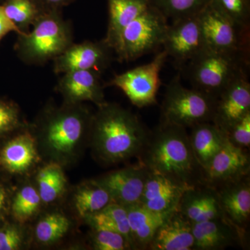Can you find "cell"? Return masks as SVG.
I'll return each instance as SVG.
<instances>
[{"instance_id": "cell-28", "label": "cell", "mask_w": 250, "mask_h": 250, "mask_svg": "<svg viewBox=\"0 0 250 250\" xmlns=\"http://www.w3.org/2000/svg\"><path fill=\"white\" fill-rule=\"evenodd\" d=\"M210 3V0H149V4L172 21L197 16Z\"/></svg>"}, {"instance_id": "cell-25", "label": "cell", "mask_w": 250, "mask_h": 250, "mask_svg": "<svg viewBox=\"0 0 250 250\" xmlns=\"http://www.w3.org/2000/svg\"><path fill=\"white\" fill-rule=\"evenodd\" d=\"M111 202L109 194L97 180L82 184L74 195L77 213L85 218L103 210Z\"/></svg>"}, {"instance_id": "cell-21", "label": "cell", "mask_w": 250, "mask_h": 250, "mask_svg": "<svg viewBox=\"0 0 250 250\" xmlns=\"http://www.w3.org/2000/svg\"><path fill=\"white\" fill-rule=\"evenodd\" d=\"M134 250H147L156 231L169 214L157 213L142 204L126 207Z\"/></svg>"}, {"instance_id": "cell-20", "label": "cell", "mask_w": 250, "mask_h": 250, "mask_svg": "<svg viewBox=\"0 0 250 250\" xmlns=\"http://www.w3.org/2000/svg\"><path fill=\"white\" fill-rule=\"evenodd\" d=\"M192 225L177 211L167 215L149 243V250H193Z\"/></svg>"}, {"instance_id": "cell-27", "label": "cell", "mask_w": 250, "mask_h": 250, "mask_svg": "<svg viewBox=\"0 0 250 250\" xmlns=\"http://www.w3.org/2000/svg\"><path fill=\"white\" fill-rule=\"evenodd\" d=\"M37 182L41 201L49 203L57 200L64 191L66 179L61 166L51 163L39 171Z\"/></svg>"}, {"instance_id": "cell-9", "label": "cell", "mask_w": 250, "mask_h": 250, "mask_svg": "<svg viewBox=\"0 0 250 250\" xmlns=\"http://www.w3.org/2000/svg\"><path fill=\"white\" fill-rule=\"evenodd\" d=\"M198 18L207 48L223 52H250V29L237 25L210 4Z\"/></svg>"}, {"instance_id": "cell-11", "label": "cell", "mask_w": 250, "mask_h": 250, "mask_svg": "<svg viewBox=\"0 0 250 250\" xmlns=\"http://www.w3.org/2000/svg\"><path fill=\"white\" fill-rule=\"evenodd\" d=\"M163 47L179 66H184L207 48L198 15L172 21L166 31Z\"/></svg>"}, {"instance_id": "cell-29", "label": "cell", "mask_w": 250, "mask_h": 250, "mask_svg": "<svg viewBox=\"0 0 250 250\" xmlns=\"http://www.w3.org/2000/svg\"><path fill=\"white\" fill-rule=\"evenodd\" d=\"M70 226V221L65 215L59 213H49L36 225V238L41 243L50 244L63 237Z\"/></svg>"}, {"instance_id": "cell-23", "label": "cell", "mask_w": 250, "mask_h": 250, "mask_svg": "<svg viewBox=\"0 0 250 250\" xmlns=\"http://www.w3.org/2000/svg\"><path fill=\"white\" fill-rule=\"evenodd\" d=\"M149 6V0H108V28L104 40L114 49L123 29Z\"/></svg>"}, {"instance_id": "cell-22", "label": "cell", "mask_w": 250, "mask_h": 250, "mask_svg": "<svg viewBox=\"0 0 250 250\" xmlns=\"http://www.w3.org/2000/svg\"><path fill=\"white\" fill-rule=\"evenodd\" d=\"M191 129L189 137L192 151L197 162L205 171L228 138L225 133L212 122L200 123Z\"/></svg>"}, {"instance_id": "cell-15", "label": "cell", "mask_w": 250, "mask_h": 250, "mask_svg": "<svg viewBox=\"0 0 250 250\" xmlns=\"http://www.w3.org/2000/svg\"><path fill=\"white\" fill-rule=\"evenodd\" d=\"M190 187L164 174L149 170L141 203L153 211L170 214L178 210L182 195Z\"/></svg>"}, {"instance_id": "cell-7", "label": "cell", "mask_w": 250, "mask_h": 250, "mask_svg": "<svg viewBox=\"0 0 250 250\" xmlns=\"http://www.w3.org/2000/svg\"><path fill=\"white\" fill-rule=\"evenodd\" d=\"M167 26V18L150 5L122 31L113 49L118 60L131 62L159 50Z\"/></svg>"}, {"instance_id": "cell-38", "label": "cell", "mask_w": 250, "mask_h": 250, "mask_svg": "<svg viewBox=\"0 0 250 250\" xmlns=\"http://www.w3.org/2000/svg\"><path fill=\"white\" fill-rule=\"evenodd\" d=\"M5 199H6V195H5L4 190L0 188V210L4 207Z\"/></svg>"}, {"instance_id": "cell-19", "label": "cell", "mask_w": 250, "mask_h": 250, "mask_svg": "<svg viewBox=\"0 0 250 250\" xmlns=\"http://www.w3.org/2000/svg\"><path fill=\"white\" fill-rule=\"evenodd\" d=\"M178 211L192 224L225 218L216 190L205 184L189 188L184 192Z\"/></svg>"}, {"instance_id": "cell-17", "label": "cell", "mask_w": 250, "mask_h": 250, "mask_svg": "<svg viewBox=\"0 0 250 250\" xmlns=\"http://www.w3.org/2000/svg\"><path fill=\"white\" fill-rule=\"evenodd\" d=\"M213 188L225 218L247 234L250 217V175Z\"/></svg>"}, {"instance_id": "cell-30", "label": "cell", "mask_w": 250, "mask_h": 250, "mask_svg": "<svg viewBox=\"0 0 250 250\" xmlns=\"http://www.w3.org/2000/svg\"><path fill=\"white\" fill-rule=\"evenodd\" d=\"M209 4L237 25L250 29V0H210Z\"/></svg>"}, {"instance_id": "cell-36", "label": "cell", "mask_w": 250, "mask_h": 250, "mask_svg": "<svg viewBox=\"0 0 250 250\" xmlns=\"http://www.w3.org/2000/svg\"><path fill=\"white\" fill-rule=\"evenodd\" d=\"M11 32L21 34V31L16 27V24L6 16L4 8L0 4V42L5 36Z\"/></svg>"}, {"instance_id": "cell-14", "label": "cell", "mask_w": 250, "mask_h": 250, "mask_svg": "<svg viewBox=\"0 0 250 250\" xmlns=\"http://www.w3.org/2000/svg\"><path fill=\"white\" fill-rule=\"evenodd\" d=\"M250 170L248 150L236 147L227 139L223 147L204 171V184L218 187L250 175Z\"/></svg>"}, {"instance_id": "cell-32", "label": "cell", "mask_w": 250, "mask_h": 250, "mask_svg": "<svg viewBox=\"0 0 250 250\" xmlns=\"http://www.w3.org/2000/svg\"><path fill=\"white\" fill-rule=\"evenodd\" d=\"M93 246L97 250H133L121 233L111 230L93 229Z\"/></svg>"}, {"instance_id": "cell-8", "label": "cell", "mask_w": 250, "mask_h": 250, "mask_svg": "<svg viewBox=\"0 0 250 250\" xmlns=\"http://www.w3.org/2000/svg\"><path fill=\"white\" fill-rule=\"evenodd\" d=\"M167 58L164 49L148 63L115 75L108 85L121 90L138 108L155 105L161 85V71Z\"/></svg>"}, {"instance_id": "cell-12", "label": "cell", "mask_w": 250, "mask_h": 250, "mask_svg": "<svg viewBox=\"0 0 250 250\" xmlns=\"http://www.w3.org/2000/svg\"><path fill=\"white\" fill-rule=\"evenodd\" d=\"M248 113H250V83L248 71H243L216 99L212 123L226 133Z\"/></svg>"}, {"instance_id": "cell-34", "label": "cell", "mask_w": 250, "mask_h": 250, "mask_svg": "<svg viewBox=\"0 0 250 250\" xmlns=\"http://www.w3.org/2000/svg\"><path fill=\"white\" fill-rule=\"evenodd\" d=\"M21 125V115L17 106L0 100V135L18 129Z\"/></svg>"}, {"instance_id": "cell-1", "label": "cell", "mask_w": 250, "mask_h": 250, "mask_svg": "<svg viewBox=\"0 0 250 250\" xmlns=\"http://www.w3.org/2000/svg\"><path fill=\"white\" fill-rule=\"evenodd\" d=\"M150 131L136 115L116 104L98 106L90 125V143L99 161L107 166L139 158Z\"/></svg>"}, {"instance_id": "cell-16", "label": "cell", "mask_w": 250, "mask_h": 250, "mask_svg": "<svg viewBox=\"0 0 250 250\" xmlns=\"http://www.w3.org/2000/svg\"><path fill=\"white\" fill-rule=\"evenodd\" d=\"M195 250H221L229 247L243 246L246 233L226 218L192 224Z\"/></svg>"}, {"instance_id": "cell-26", "label": "cell", "mask_w": 250, "mask_h": 250, "mask_svg": "<svg viewBox=\"0 0 250 250\" xmlns=\"http://www.w3.org/2000/svg\"><path fill=\"white\" fill-rule=\"evenodd\" d=\"M1 6L8 18L22 33H27L45 10L38 0H4Z\"/></svg>"}, {"instance_id": "cell-37", "label": "cell", "mask_w": 250, "mask_h": 250, "mask_svg": "<svg viewBox=\"0 0 250 250\" xmlns=\"http://www.w3.org/2000/svg\"><path fill=\"white\" fill-rule=\"evenodd\" d=\"M44 10H61L76 0H38Z\"/></svg>"}, {"instance_id": "cell-4", "label": "cell", "mask_w": 250, "mask_h": 250, "mask_svg": "<svg viewBox=\"0 0 250 250\" xmlns=\"http://www.w3.org/2000/svg\"><path fill=\"white\" fill-rule=\"evenodd\" d=\"M73 43L71 24L61 10H45L27 33L18 34L14 49L28 65H42L59 57Z\"/></svg>"}, {"instance_id": "cell-3", "label": "cell", "mask_w": 250, "mask_h": 250, "mask_svg": "<svg viewBox=\"0 0 250 250\" xmlns=\"http://www.w3.org/2000/svg\"><path fill=\"white\" fill-rule=\"evenodd\" d=\"M93 114L81 104H64L45 111L39 122L41 140L46 152L54 160L74 158L86 136H89Z\"/></svg>"}, {"instance_id": "cell-10", "label": "cell", "mask_w": 250, "mask_h": 250, "mask_svg": "<svg viewBox=\"0 0 250 250\" xmlns=\"http://www.w3.org/2000/svg\"><path fill=\"white\" fill-rule=\"evenodd\" d=\"M113 54L114 51L104 39L73 42L54 59V71L64 74L74 70H91L101 75L113 60Z\"/></svg>"}, {"instance_id": "cell-13", "label": "cell", "mask_w": 250, "mask_h": 250, "mask_svg": "<svg viewBox=\"0 0 250 250\" xmlns=\"http://www.w3.org/2000/svg\"><path fill=\"white\" fill-rule=\"evenodd\" d=\"M149 170L141 161L136 165L112 171L96 179L111 197V202L129 207L141 202Z\"/></svg>"}, {"instance_id": "cell-24", "label": "cell", "mask_w": 250, "mask_h": 250, "mask_svg": "<svg viewBox=\"0 0 250 250\" xmlns=\"http://www.w3.org/2000/svg\"><path fill=\"white\" fill-rule=\"evenodd\" d=\"M37 159L35 139L28 133L19 135L3 149L1 161L6 168L14 173L25 172Z\"/></svg>"}, {"instance_id": "cell-6", "label": "cell", "mask_w": 250, "mask_h": 250, "mask_svg": "<svg viewBox=\"0 0 250 250\" xmlns=\"http://www.w3.org/2000/svg\"><path fill=\"white\" fill-rule=\"evenodd\" d=\"M216 99L195 88H187L179 75L167 85L162 106L163 123L192 127L200 123L212 122Z\"/></svg>"}, {"instance_id": "cell-33", "label": "cell", "mask_w": 250, "mask_h": 250, "mask_svg": "<svg viewBox=\"0 0 250 250\" xmlns=\"http://www.w3.org/2000/svg\"><path fill=\"white\" fill-rule=\"evenodd\" d=\"M225 134L235 146L248 150L250 146V113L235 123Z\"/></svg>"}, {"instance_id": "cell-18", "label": "cell", "mask_w": 250, "mask_h": 250, "mask_svg": "<svg viewBox=\"0 0 250 250\" xmlns=\"http://www.w3.org/2000/svg\"><path fill=\"white\" fill-rule=\"evenodd\" d=\"M65 103L91 102L100 106L104 100L100 74L91 70H74L62 74L57 85Z\"/></svg>"}, {"instance_id": "cell-35", "label": "cell", "mask_w": 250, "mask_h": 250, "mask_svg": "<svg viewBox=\"0 0 250 250\" xmlns=\"http://www.w3.org/2000/svg\"><path fill=\"white\" fill-rule=\"evenodd\" d=\"M22 243V236L17 229L6 228L0 229V250H17Z\"/></svg>"}, {"instance_id": "cell-5", "label": "cell", "mask_w": 250, "mask_h": 250, "mask_svg": "<svg viewBox=\"0 0 250 250\" xmlns=\"http://www.w3.org/2000/svg\"><path fill=\"white\" fill-rule=\"evenodd\" d=\"M250 52H223L206 48L186 66L192 88L218 98L240 73L248 71Z\"/></svg>"}, {"instance_id": "cell-2", "label": "cell", "mask_w": 250, "mask_h": 250, "mask_svg": "<svg viewBox=\"0 0 250 250\" xmlns=\"http://www.w3.org/2000/svg\"><path fill=\"white\" fill-rule=\"evenodd\" d=\"M148 170L190 186L204 184V171L197 162L187 128L163 123L150 131L139 157Z\"/></svg>"}, {"instance_id": "cell-31", "label": "cell", "mask_w": 250, "mask_h": 250, "mask_svg": "<svg viewBox=\"0 0 250 250\" xmlns=\"http://www.w3.org/2000/svg\"><path fill=\"white\" fill-rule=\"evenodd\" d=\"M39 191L31 186L23 187L15 197L12 210L15 218L21 222L29 220L40 207Z\"/></svg>"}]
</instances>
